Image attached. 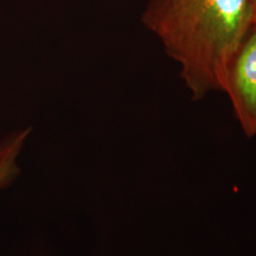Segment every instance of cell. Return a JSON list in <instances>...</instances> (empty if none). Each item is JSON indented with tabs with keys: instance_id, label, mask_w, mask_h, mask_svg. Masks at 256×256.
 Instances as JSON below:
<instances>
[{
	"instance_id": "277c9868",
	"label": "cell",
	"mask_w": 256,
	"mask_h": 256,
	"mask_svg": "<svg viewBox=\"0 0 256 256\" xmlns=\"http://www.w3.org/2000/svg\"><path fill=\"white\" fill-rule=\"evenodd\" d=\"M252 10H254V24L256 23V0H252Z\"/></svg>"
},
{
	"instance_id": "3957f363",
	"label": "cell",
	"mask_w": 256,
	"mask_h": 256,
	"mask_svg": "<svg viewBox=\"0 0 256 256\" xmlns=\"http://www.w3.org/2000/svg\"><path fill=\"white\" fill-rule=\"evenodd\" d=\"M30 133L31 128H23L0 139V191L8 188L20 174L18 162Z\"/></svg>"
},
{
	"instance_id": "6da1fadb",
	"label": "cell",
	"mask_w": 256,
	"mask_h": 256,
	"mask_svg": "<svg viewBox=\"0 0 256 256\" xmlns=\"http://www.w3.org/2000/svg\"><path fill=\"white\" fill-rule=\"evenodd\" d=\"M142 24L180 68L194 100L222 92L226 66L254 25L252 0H148Z\"/></svg>"
},
{
	"instance_id": "7a4b0ae2",
	"label": "cell",
	"mask_w": 256,
	"mask_h": 256,
	"mask_svg": "<svg viewBox=\"0 0 256 256\" xmlns=\"http://www.w3.org/2000/svg\"><path fill=\"white\" fill-rule=\"evenodd\" d=\"M234 113L248 138L256 136V23L238 46L223 80Z\"/></svg>"
}]
</instances>
